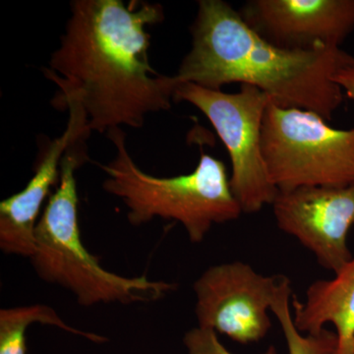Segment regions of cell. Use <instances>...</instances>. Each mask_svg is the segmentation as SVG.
<instances>
[{"mask_svg":"<svg viewBox=\"0 0 354 354\" xmlns=\"http://www.w3.org/2000/svg\"><path fill=\"white\" fill-rule=\"evenodd\" d=\"M165 19L160 4L75 0L44 75L57 85L53 108L75 111L88 132L143 127L169 111L179 84L151 66L147 28Z\"/></svg>","mask_w":354,"mask_h":354,"instance_id":"cell-1","label":"cell"},{"mask_svg":"<svg viewBox=\"0 0 354 354\" xmlns=\"http://www.w3.org/2000/svg\"><path fill=\"white\" fill-rule=\"evenodd\" d=\"M192 44L176 77L179 85L221 90L232 83L263 91L272 104L299 109L330 120L344 102L334 81L353 55L337 46L279 48L247 24L223 0H201L190 28Z\"/></svg>","mask_w":354,"mask_h":354,"instance_id":"cell-2","label":"cell"},{"mask_svg":"<svg viewBox=\"0 0 354 354\" xmlns=\"http://www.w3.org/2000/svg\"><path fill=\"white\" fill-rule=\"evenodd\" d=\"M86 160L82 145L65 153L59 183L36 227V246L30 261L39 278L62 286L84 307L97 304H148L176 290V283L153 281L146 274L120 276L104 269L81 239L75 171Z\"/></svg>","mask_w":354,"mask_h":354,"instance_id":"cell-3","label":"cell"},{"mask_svg":"<svg viewBox=\"0 0 354 354\" xmlns=\"http://www.w3.org/2000/svg\"><path fill=\"white\" fill-rule=\"evenodd\" d=\"M115 157L100 165L106 174L102 188L118 198L134 227L155 218L178 221L192 243H201L215 225L239 218L243 213L235 199L227 167L218 158L202 153L194 171L172 177L142 171L127 148L122 128L106 133Z\"/></svg>","mask_w":354,"mask_h":354,"instance_id":"cell-4","label":"cell"},{"mask_svg":"<svg viewBox=\"0 0 354 354\" xmlns=\"http://www.w3.org/2000/svg\"><path fill=\"white\" fill-rule=\"evenodd\" d=\"M262 151L279 192L354 183V128L332 127L312 111L271 102L263 121Z\"/></svg>","mask_w":354,"mask_h":354,"instance_id":"cell-5","label":"cell"},{"mask_svg":"<svg viewBox=\"0 0 354 354\" xmlns=\"http://www.w3.org/2000/svg\"><path fill=\"white\" fill-rule=\"evenodd\" d=\"M174 102L192 104L215 128L227 148L232 176L230 187L243 213L253 214L272 205L279 194L270 180L262 151V129L269 95L250 85H241L239 92L184 83L177 87Z\"/></svg>","mask_w":354,"mask_h":354,"instance_id":"cell-6","label":"cell"},{"mask_svg":"<svg viewBox=\"0 0 354 354\" xmlns=\"http://www.w3.org/2000/svg\"><path fill=\"white\" fill-rule=\"evenodd\" d=\"M283 276H264L241 261L212 266L193 285L198 326L239 344L264 339L269 312Z\"/></svg>","mask_w":354,"mask_h":354,"instance_id":"cell-7","label":"cell"},{"mask_svg":"<svg viewBox=\"0 0 354 354\" xmlns=\"http://www.w3.org/2000/svg\"><path fill=\"white\" fill-rule=\"evenodd\" d=\"M272 206L279 230L313 253L321 267L335 274L353 258L348 235L354 225V183L279 192Z\"/></svg>","mask_w":354,"mask_h":354,"instance_id":"cell-8","label":"cell"},{"mask_svg":"<svg viewBox=\"0 0 354 354\" xmlns=\"http://www.w3.org/2000/svg\"><path fill=\"white\" fill-rule=\"evenodd\" d=\"M247 24L279 48H341L354 31V0H251L241 10Z\"/></svg>","mask_w":354,"mask_h":354,"instance_id":"cell-9","label":"cell"},{"mask_svg":"<svg viewBox=\"0 0 354 354\" xmlns=\"http://www.w3.org/2000/svg\"><path fill=\"white\" fill-rule=\"evenodd\" d=\"M90 132L76 111L62 136L53 140L37 164L36 171L24 189L0 203V249L20 257H32L36 246V227L44 203L50 199L51 188L57 186L62 160L72 146L84 144Z\"/></svg>","mask_w":354,"mask_h":354,"instance_id":"cell-10","label":"cell"},{"mask_svg":"<svg viewBox=\"0 0 354 354\" xmlns=\"http://www.w3.org/2000/svg\"><path fill=\"white\" fill-rule=\"evenodd\" d=\"M293 323L302 334H318L327 324L337 337L334 354H354V256L332 279H318L309 286L306 299L293 297Z\"/></svg>","mask_w":354,"mask_h":354,"instance_id":"cell-11","label":"cell"},{"mask_svg":"<svg viewBox=\"0 0 354 354\" xmlns=\"http://www.w3.org/2000/svg\"><path fill=\"white\" fill-rule=\"evenodd\" d=\"M53 326L64 332L101 344L106 337L68 325L55 309L44 304L0 310V354H26V332L32 324Z\"/></svg>","mask_w":354,"mask_h":354,"instance_id":"cell-12","label":"cell"},{"mask_svg":"<svg viewBox=\"0 0 354 354\" xmlns=\"http://www.w3.org/2000/svg\"><path fill=\"white\" fill-rule=\"evenodd\" d=\"M291 297L290 281L283 276L271 311L281 326L290 354H334L337 348L335 333L323 329L318 334L304 335L295 327L290 309Z\"/></svg>","mask_w":354,"mask_h":354,"instance_id":"cell-13","label":"cell"},{"mask_svg":"<svg viewBox=\"0 0 354 354\" xmlns=\"http://www.w3.org/2000/svg\"><path fill=\"white\" fill-rule=\"evenodd\" d=\"M183 342L188 354H232L221 344L215 330L199 326L186 333ZM264 354L279 353L274 346H271Z\"/></svg>","mask_w":354,"mask_h":354,"instance_id":"cell-14","label":"cell"},{"mask_svg":"<svg viewBox=\"0 0 354 354\" xmlns=\"http://www.w3.org/2000/svg\"><path fill=\"white\" fill-rule=\"evenodd\" d=\"M334 81L342 88L344 94L354 102V58L353 62L335 74Z\"/></svg>","mask_w":354,"mask_h":354,"instance_id":"cell-15","label":"cell"}]
</instances>
